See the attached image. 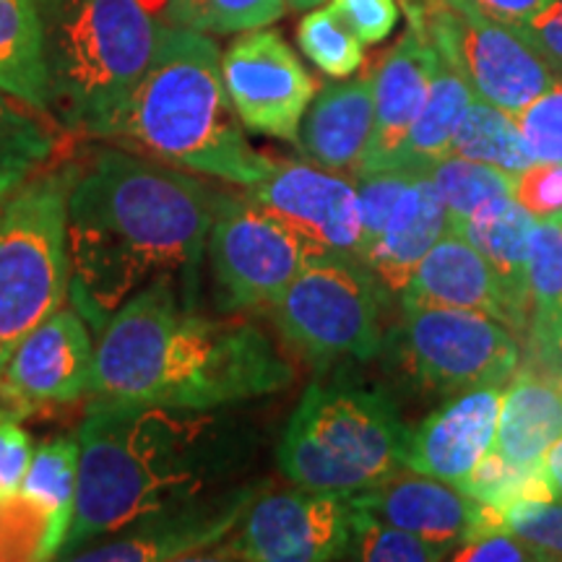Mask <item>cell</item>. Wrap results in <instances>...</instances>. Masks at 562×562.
<instances>
[{
  "label": "cell",
  "instance_id": "cell-1",
  "mask_svg": "<svg viewBox=\"0 0 562 562\" xmlns=\"http://www.w3.org/2000/svg\"><path fill=\"white\" fill-rule=\"evenodd\" d=\"M216 199L199 178L123 146L74 159L68 250L74 307L102 331L110 315L159 279L195 302Z\"/></svg>",
  "mask_w": 562,
  "mask_h": 562
},
{
  "label": "cell",
  "instance_id": "cell-2",
  "mask_svg": "<svg viewBox=\"0 0 562 562\" xmlns=\"http://www.w3.org/2000/svg\"><path fill=\"white\" fill-rule=\"evenodd\" d=\"M237 315L211 318L175 279L154 281L102 326L91 396L214 412L284 391L290 360Z\"/></svg>",
  "mask_w": 562,
  "mask_h": 562
},
{
  "label": "cell",
  "instance_id": "cell-3",
  "mask_svg": "<svg viewBox=\"0 0 562 562\" xmlns=\"http://www.w3.org/2000/svg\"><path fill=\"white\" fill-rule=\"evenodd\" d=\"M211 412L91 396L79 432V490L58 558L206 495L220 474Z\"/></svg>",
  "mask_w": 562,
  "mask_h": 562
},
{
  "label": "cell",
  "instance_id": "cell-4",
  "mask_svg": "<svg viewBox=\"0 0 562 562\" xmlns=\"http://www.w3.org/2000/svg\"><path fill=\"white\" fill-rule=\"evenodd\" d=\"M104 138L240 188L263 180L277 165L245 138L224 89L216 42L178 24H167L154 60Z\"/></svg>",
  "mask_w": 562,
  "mask_h": 562
},
{
  "label": "cell",
  "instance_id": "cell-5",
  "mask_svg": "<svg viewBox=\"0 0 562 562\" xmlns=\"http://www.w3.org/2000/svg\"><path fill=\"white\" fill-rule=\"evenodd\" d=\"M50 112L76 136L104 138L157 53L167 0H40Z\"/></svg>",
  "mask_w": 562,
  "mask_h": 562
},
{
  "label": "cell",
  "instance_id": "cell-6",
  "mask_svg": "<svg viewBox=\"0 0 562 562\" xmlns=\"http://www.w3.org/2000/svg\"><path fill=\"white\" fill-rule=\"evenodd\" d=\"M409 432L383 389L315 381L286 422L277 461L302 490L351 497L406 469Z\"/></svg>",
  "mask_w": 562,
  "mask_h": 562
},
{
  "label": "cell",
  "instance_id": "cell-7",
  "mask_svg": "<svg viewBox=\"0 0 562 562\" xmlns=\"http://www.w3.org/2000/svg\"><path fill=\"white\" fill-rule=\"evenodd\" d=\"M74 161L32 175L0 206V370L70 292L68 188Z\"/></svg>",
  "mask_w": 562,
  "mask_h": 562
},
{
  "label": "cell",
  "instance_id": "cell-8",
  "mask_svg": "<svg viewBox=\"0 0 562 562\" xmlns=\"http://www.w3.org/2000/svg\"><path fill=\"white\" fill-rule=\"evenodd\" d=\"M383 290L360 261L318 256L269 307L273 326L305 360H372L383 349Z\"/></svg>",
  "mask_w": 562,
  "mask_h": 562
},
{
  "label": "cell",
  "instance_id": "cell-9",
  "mask_svg": "<svg viewBox=\"0 0 562 562\" xmlns=\"http://www.w3.org/2000/svg\"><path fill=\"white\" fill-rule=\"evenodd\" d=\"M442 60L474 97L518 115L537 100L558 70L521 37L516 26L490 19L467 0H398Z\"/></svg>",
  "mask_w": 562,
  "mask_h": 562
},
{
  "label": "cell",
  "instance_id": "cell-10",
  "mask_svg": "<svg viewBox=\"0 0 562 562\" xmlns=\"http://www.w3.org/2000/svg\"><path fill=\"white\" fill-rule=\"evenodd\" d=\"M398 355L427 389L456 396L503 385L521 364L518 336L492 315L459 307L402 305Z\"/></svg>",
  "mask_w": 562,
  "mask_h": 562
},
{
  "label": "cell",
  "instance_id": "cell-11",
  "mask_svg": "<svg viewBox=\"0 0 562 562\" xmlns=\"http://www.w3.org/2000/svg\"><path fill=\"white\" fill-rule=\"evenodd\" d=\"M206 256L222 313L269 311L315 258L277 216L250 199H216Z\"/></svg>",
  "mask_w": 562,
  "mask_h": 562
},
{
  "label": "cell",
  "instance_id": "cell-12",
  "mask_svg": "<svg viewBox=\"0 0 562 562\" xmlns=\"http://www.w3.org/2000/svg\"><path fill=\"white\" fill-rule=\"evenodd\" d=\"M97 344L76 307L32 328L0 370V406L16 417L63 409L94 391Z\"/></svg>",
  "mask_w": 562,
  "mask_h": 562
},
{
  "label": "cell",
  "instance_id": "cell-13",
  "mask_svg": "<svg viewBox=\"0 0 562 562\" xmlns=\"http://www.w3.org/2000/svg\"><path fill=\"white\" fill-rule=\"evenodd\" d=\"M349 501L331 492L292 490L256 497L220 558L250 562H326L347 558Z\"/></svg>",
  "mask_w": 562,
  "mask_h": 562
},
{
  "label": "cell",
  "instance_id": "cell-14",
  "mask_svg": "<svg viewBox=\"0 0 562 562\" xmlns=\"http://www.w3.org/2000/svg\"><path fill=\"white\" fill-rule=\"evenodd\" d=\"M222 79L245 131L297 140L315 81L277 30L243 32L222 55Z\"/></svg>",
  "mask_w": 562,
  "mask_h": 562
},
{
  "label": "cell",
  "instance_id": "cell-15",
  "mask_svg": "<svg viewBox=\"0 0 562 562\" xmlns=\"http://www.w3.org/2000/svg\"><path fill=\"white\" fill-rule=\"evenodd\" d=\"M245 199L286 224L315 258L334 256L362 263L360 199L347 175L328 172L311 161H284L245 188Z\"/></svg>",
  "mask_w": 562,
  "mask_h": 562
},
{
  "label": "cell",
  "instance_id": "cell-16",
  "mask_svg": "<svg viewBox=\"0 0 562 562\" xmlns=\"http://www.w3.org/2000/svg\"><path fill=\"white\" fill-rule=\"evenodd\" d=\"M252 501V490L224 492L220 497H199L182 508L157 513L128 529L91 542L70 560L83 562H149L193 558L220 547L227 533L240 524L243 510Z\"/></svg>",
  "mask_w": 562,
  "mask_h": 562
},
{
  "label": "cell",
  "instance_id": "cell-17",
  "mask_svg": "<svg viewBox=\"0 0 562 562\" xmlns=\"http://www.w3.org/2000/svg\"><path fill=\"white\" fill-rule=\"evenodd\" d=\"M501 404V385L456 393L409 432L404 467L459 487L495 446Z\"/></svg>",
  "mask_w": 562,
  "mask_h": 562
},
{
  "label": "cell",
  "instance_id": "cell-18",
  "mask_svg": "<svg viewBox=\"0 0 562 562\" xmlns=\"http://www.w3.org/2000/svg\"><path fill=\"white\" fill-rule=\"evenodd\" d=\"M351 508L368 513L378 521L456 552L469 542L480 503L463 495L453 484L435 476L402 469L375 487L347 497Z\"/></svg>",
  "mask_w": 562,
  "mask_h": 562
},
{
  "label": "cell",
  "instance_id": "cell-19",
  "mask_svg": "<svg viewBox=\"0 0 562 562\" xmlns=\"http://www.w3.org/2000/svg\"><path fill=\"white\" fill-rule=\"evenodd\" d=\"M438 60L440 55L425 37V32L409 21L396 45L372 70L375 125H372V138L360 172L396 167L406 133L425 104Z\"/></svg>",
  "mask_w": 562,
  "mask_h": 562
},
{
  "label": "cell",
  "instance_id": "cell-20",
  "mask_svg": "<svg viewBox=\"0 0 562 562\" xmlns=\"http://www.w3.org/2000/svg\"><path fill=\"white\" fill-rule=\"evenodd\" d=\"M372 125H375L372 74L341 83H326L302 117L297 146L311 165L355 178L362 170Z\"/></svg>",
  "mask_w": 562,
  "mask_h": 562
},
{
  "label": "cell",
  "instance_id": "cell-21",
  "mask_svg": "<svg viewBox=\"0 0 562 562\" xmlns=\"http://www.w3.org/2000/svg\"><path fill=\"white\" fill-rule=\"evenodd\" d=\"M398 297H402V305L476 311L508 326L501 286L487 258L459 232H446L427 250Z\"/></svg>",
  "mask_w": 562,
  "mask_h": 562
},
{
  "label": "cell",
  "instance_id": "cell-22",
  "mask_svg": "<svg viewBox=\"0 0 562 562\" xmlns=\"http://www.w3.org/2000/svg\"><path fill=\"white\" fill-rule=\"evenodd\" d=\"M537 216L529 214L513 195L492 199L461 224L467 237L487 258L497 286H501L508 328L516 336L526 334L529 323V258Z\"/></svg>",
  "mask_w": 562,
  "mask_h": 562
},
{
  "label": "cell",
  "instance_id": "cell-23",
  "mask_svg": "<svg viewBox=\"0 0 562 562\" xmlns=\"http://www.w3.org/2000/svg\"><path fill=\"white\" fill-rule=\"evenodd\" d=\"M446 232H451L446 203L435 182L427 175H419L391 211L381 237L364 252L362 266L372 273L383 294L398 297L427 250Z\"/></svg>",
  "mask_w": 562,
  "mask_h": 562
},
{
  "label": "cell",
  "instance_id": "cell-24",
  "mask_svg": "<svg viewBox=\"0 0 562 562\" xmlns=\"http://www.w3.org/2000/svg\"><path fill=\"white\" fill-rule=\"evenodd\" d=\"M562 438V364H533L513 372L503 391L495 451L513 463H539Z\"/></svg>",
  "mask_w": 562,
  "mask_h": 562
},
{
  "label": "cell",
  "instance_id": "cell-25",
  "mask_svg": "<svg viewBox=\"0 0 562 562\" xmlns=\"http://www.w3.org/2000/svg\"><path fill=\"white\" fill-rule=\"evenodd\" d=\"M0 89L53 115L40 0H0Z\"/></svg>",
  "mask_w": 562,
  "mask_h": 562
},
{
  "label": "cell",
  "instance_id": "cell-26",
  "mask_svg": "<svg viewBox=\"0 0 562 562\" xmlns=\"http://www.w3.org/2000/svg\"><path fill=\"white\" fill-rule=\"evenodd\" d=\"M526 349L533 364H562V222H537L529 258Z\"/></svg>",
  "mask_w": 562,
  "mask_h": 562
},
{
  "label": "cell",
  "instance_id": "cell-27",
  "mask_svg": "<svg viewBox=\"0 0 562 562\" xmlns=\"http://www.w3.org/2000/svg\"><path fill=\"white\" fill-rule=\"evenodd\" d=\"M472 100L474 94L467 81L440 58L425 104L414 117L402 151H398L396 167L412 170L414 175H427L442 157H448L456 125Z\"/></svg>",
  "mask_w": 562,
  "mask_h": 562
},
{
  "label": "cell",
  "instance_id": "cell-28",
  "mask_svg": "<svg viewBox=\"0 0 562 562\" xmlns=\"http://www.w3.org/2000/svg\"><path fill=\"white\" fill-rule=\"evenodd\" d=\"M79 438L55 435L42 440L32 453V463L21 482V495L40 505L50 518L53 554L58 558L66 542L76 510V490H79Z\"/></svg>",
  "mask_w": 562,
  "mask_h": 562
},
{
  "label": "cell",
  "instance_id": "cell-29",
  "mask_svg": "<svg viewBox=\"0 0 562 562\" xmlns=\"http://www.w3.org/2000/svg\"><path fill=\"white\" fill-rule=\"evenodd\" d=\"M448 154L492 165L508 175H518L533 165L516 115L480 97H474L463 110Z\"/></svg>",
  "mask_w": 562,
  "mask_h": 562
},
{
  "label": "cell",
  "instance_id": "cell-30",
  "mask_svg": "<svg viewBox=\"0 0 562 562\" xmlns=\"http://www.w3.org/2000/svg\"><path fill=\"white\" fill-rule=\"evenodd\" d=\"M66 128L47 112L16 100L0 89V167L37 175L60 159Z\"/></svg>",
  "mask_w": 562,
  "mask_h": 562
},
{
  "label": "cell",
  "instance_id": "cell-31",
  "mask_svg": "<svg viewBox=\"0 0 562 562\" xmlns=\"http://www.w3.org/2000/svg\"><path fill=\"white\" fill-rule=\"evenodd\" d=\"M459 490L472 501L501 513H508L518 503L558 501L550 476L544 472V461L513 463L495 448L469 472Z\"/></svg>",
  "mask_w": 562,
  "mask_h": 562
},
{
  "label": "cell",
  "instance_id": "cell-32",
  "mask_svg": "<svg viewBox=\"0 0 562 562\" xmlns=\"http://www.w3.org/2000/svg\"><path fill=\"white\" fill-rule=\"evenodd\" d=\"M427 178L435 182L442 203H446L451 232L459 229L487 201L513 195V175L492 165H482V161L453 157V154L442 157L427 172Z\"/></svg>",
  "mask_w": 562,
  "mask_h": 562
},
{
  "label": "cell",
  "instance_id": "cell-33",
  "mask_svg": "<svg viewBox=\"0 0 562 562\" xmlns=\"http://www.w3.org/2000/svg\"><path fill=\"white\" fill-rule=\"evenodd\" d=\"M290 0H167V21L203 34H237L277 24Z\"/></svg>",
  "mask_w": 562,
  "mask_h": 562
},
{
  "label": "cell",
  "instance_id": "cell-34",
  "mask_svg": "<svg viewBox=\"0 0 562 562\" xmlns=\"http://www.w3.org/2000/svg\"><path fill=\"white\" fill-rule=\"evenodd\" d=\"M297 45L321 74L347 79L364 63V45L331 5L311 9L297 26Z\"/></svg>",
  "mask_w": 562,
  "mask_h": 562
},
{
  "label": "cell",
  "instance_id": "cell-35",
  "mask_svg": "<svg viewBox=\"0 0 562 562\" xmlns=\"http://www.w3.org/2000/svg\"><path fill=\"white\" fill-rule=\"evenodd\" d=\"M351 531H349V560L364 562H438L451 558V552L438 544L425 542L417 533H409L396 526L378 521L368 513L351 508Z\"/></svg>",
  "mask_w": 562,
  "mask_h": 562
},
{
  "label": "cell",
  "instance_id": "cell-36",
  "mask_svg": "<svg viewBox=\"0 0 562 562\" xmlns=\"http://www.w3.org/2000/svg\"><path fill=\"white\" fill-rule=\"evenodd\" d=\"M50 518L26 495L0 497V560H50Z\"/></svg>",
  "mask_w": 562,
  "mask_h": 562
},
{
  "label": "cell",
  "instance_id": "cell-37",
  "mask_svg": "<svg viewBox=\"0 0 562 562\" xmlns=\"http://www.w3.org/2000/svg\"><path fill=\"white\" fill-rule=\"evenodd\" d=\"M417 178L419 175L404 170V167H385V170H364L355 175L362 222V258L381 237L391 211L396 209L398 199Z\"/></svg>",
  "mask_w": 562,
  "mask_h": 562
},
{
  "label": "cell",
  "instance_id": "cell-38",
  "mask_svg": "<svg viewBox=\"0 0 562 562\" xmlns=\"http://www.w3.org/2000/svg\"><path fill=\"white\" fill-rule=\"evenodd\" d=\"M524 144L533 161L562 165V76L516 115Z\"/></svg>",
  "mask_w": 562,
  "mask_h": 562
},
{
  "label": "cell",
  "instance_id": "cell-39",
  "mask_svg": "<svg viewBox=\"0 0 562 562\" xmlns=\"http://www.w3.org/2000/svg\"><path fill=\"white\" fill-rule=\"evenodd\" d=\"M505 531L524 539L542 562L562 560V501L518 503L503 513Z\"/></svg>",
  "mask_w": 562,
  "mask_h": 562
},
{
  "label": "cell",
  "instance_id": "cell-40",
  "mask_svg": "<svg viewBox=\"0 0 562 562\" xmlns=\"http://www.w3.org/2000/svg\"><path fill=\"white\" fill-rule=\"evenodd\" d=\"M513 199L537 216V222H562V165L533 161L513 175Z\"/></svg>",
  "mask_w": 562,
  "mask_h": 562
},
{
  "label": "cell",
  "instance_id": "cell-41",
  "mask_svg": "<svg viewBox=\"0 0 562 562\" xmlns=\"http://www.w3.org/2000/svg\"><path fill=\"white\" fill-rule=\"evenodd\" d=\"M331 9L362 45H381L389 40L402 16L398 0H331Z\"/></svg>",
  "mask_w": 562,
  "mask_h": 562
},
{
  "label": "cell",
  "instance_id": "cell-42",
  "mask_svg": "<svg viewBox=\"0 0 562 562\" xmlns=\"http://www.w3.org/2000/svg\"><path fill=\"white\" fill-rule=\"evenodd\" d=\"M32 453V438L21 427V417L0 406V497H11L21 490Z\"/></svg>",
  "mask_w": 562,
  "mask_h": 562
},
{
  "label": "cell",
  "instance_id": "cell-43",
  "mask_svg": "<svg viewBox=\"0 0 562 562\" xmlns=\"http://www.w3.org/2000/svg\"><path fill=\"white\" fill-rule=\"evenodd\" d=\"M516 30L562 76V0H550Z\"/></svg>",
  "mask_w": 562,
  "mask_h": 562
},
{
  "label": "cell",
  "instance_id": "cell-44",
  "mask_svg": "<svg viewBox=\"0 0 562 562\" xmlns=\"http://www.w3.org/2000/svg\"><path fill=\"white\" fill-rule=\"evenodd\" d=\"M453 560L461 562H539L537 550L524 542V539L513 537L510 531H495L484 533L480 539L461 544L459 550L451 554Z\"/></svg>",
  "mask_w": 562,
  "mask_h": 562
},
{
  "label": "cell",
  "instance_id": "cell-45",
  "mask_svg": "<svg viewBox=\"0 0 562 562\" xmlns=\"http://www.w3.org/2000/svg\"><path fill=\"white\" fill-rule=\"evenodd\" d=\"M476 11L487 13L490 19L503 21V24H521L529 16H533L539 9H544L550 0H467Z\"/></svg>",
  "mask_w": 562,
  "mask_h": 562
},
{
  "label": "cell",
  "instance_id": "cell-46",
  "mask_svg": "<svg viewBox=\"0 0 562 562\" xmlns=\"http://www.w3.org/2000/svg\"><path fill=\"white\" fill-rule=\"evenodd\" d=\"M544 472L550 476L554 497L562 501V438L544 456Z\"/></svg>",
  "mask_w": 562,
  "mask_h": 562
},
{
  "label": "cell",
  "instance_id": "cell-47",
  "mask_svg": "<svg viewBox=\"0 0 562 562\" xmlns=\"http://www.w3.org/2000/svg\"><path fill=\"white\" fill-rule=\"evenodd\" d=\"M26 180H30L26 175L13 172V170H3V167H0V206H3V201L9 199L13 191H19V188L24 186Z\"/></svg>",
  "mask_w": 562,
  "mask_h": 562
},
{
  "label": "cell",
  "instance_id": "cell-48",
  "mask_svg": "<svg viewBox=\"0 0 562 562\" xmlns=\"http://www.w3.org/2000/svg\"><path fill=\"white\" fill-rule=\"evenodd\" d=\"M321 3H326V0H290V9H294V11H311V9H318Z\"/></svg>",
  "mask_w": 562,
  "mask_h": 562
}]
</instances>
